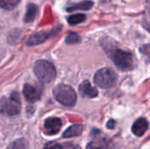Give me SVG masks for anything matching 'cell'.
<instances>
[{
	"mask_svg": "<svg viewBox=\"0 0 150 149\" xmlns=\"http://www.w3.org/2000/svg\"><path fill=\"white\" fill-rule=\"evenodd\" d=\"M60 28H61V26H59L58 28H53V29H50V30H44V31L37 32L32 34L27 39L26 45L29 46V47L40 45V44L45 42L47 40H48L51 36L57 33L60 31Z\"/></svg>",
	"mask_w": 150,
	"mask_h": 149,
	"instance_id": "6",
	"label": "cell"
},
{
	"mask_svg": "<svg viewBox=\"0 0 150 149\" xmlns=\"http://www.w3.org/2000/svg\"><path fill=\"white\" fill-rule=\"evenodd\" d=\"M86 19V16L84 14L79 13V14H75L68 18V22L70 25H75L77 24H80L83 22Z\"/></svg>",
	"mask_w": 150,
	"mask_h": 149,
	"instance_id": "16",
	"label": "cell"
},
{
	"mask_svg": "<svg viewBox=\"0 0 150 149\" xmlns=\"http://www.w3.org/2000/svg\"><path fill=\"white\" fill-rule=\"evenodd\" d=\"M148 128H149L148 120L144 118H140L134 123L132 126V132L135 136L142 137L147 132Z\"/></svg>",
	"mask_w": 150,
	"mask_h": 149,
	"instance_id": "10",
	"label": "cell"
},
{
	"mask_svg": "<svg viewBox=\"0 0 150 149\" xmlns=\"http://www.w3.org/2000/svg\"><path fill=\"white\" fill-rule=\"evenodd\" d=\"M86 149H111V145L105 138H97L87 145Z\"/></svg>",
	"mask_w": 150,
	"mask_h": 149,
	"instance_id": "11",
	"label": "cell"
},
{
	"mask_svg": "<svg viewBox=\"0 0 150 149\" xmlns=\"http://www.w3.org/2000/svg\"><path fill=\"white\" fill-rule=\"evenodd\" d=\"M79 93L83 97L93 98L96 97L98 94L96 88H94L89 81H83L79 85Z\"/></svg>",
	"mask_w": 150,
	"mask_h": 149,
	"instance_id": "9",
	"label": "cell"
},
{
	"mask_svg": "<svg viewBox=\"0 0 150 149\" xmlns=\"http://www.w3.org/2000/svg\"><path fill=\"white\" fill-rule=\"evenodd\" d=\"M6 149H27V142L25 139H18L11 143Z\"/></svg>",
	"mask_w": 150,
	"mask_h": 149,
	"instance_id": "17",
	"label": "cell"
},
{
	"mask_svg": "<svg viewBox=\"0 0 150 149\" xmlns=\"http://www.w3.org/2000/svg\"><path fill=\"white\" fill-rule=\"evenodd\" d=\"M114 126H115V121L112 120V119H111V120L107 123V127L110 128V129H112V128L114 127Z\"/></svg>",
	"mask_w": 150,
	"mask_h": 149,
	"instance_id": "20",
	"label": "cell"
},
{
	"mask_svg": "<svg viewBox=\"0 0 150 149\" xmlns=\"http://www.w3.org/2000/svg\"><path fill=\"white\" fill-rule=\"evenodd\" d=\"M62 122L61 119L52 117L45 120L44 130L47 135H54L59 133V131L62 128Z\"/></svg>",
	"mask_w": 150,
	"mask_h": 149,
	"instance_id": "7",
	"label": "cell"
},
{
	"mask_svg": "<svg viewBox=\"0 0 150 149\" xmlns=\"http://www.w3.org/2000/svg\"><path fill=\"white\" fill-rule=\"evenodd\" d=\"M92 6H93V2L92 1H91V0H85V1L80 2L78 4H70L69 6H68L67 11H77V10L87 11V10H90Z\"/></svg>",
	"mask_w": 150,
	"mask_h": 149,
	"instance_id": "12",
	"label": "cell"
},
{
	"mask_svg": "<svg viewBox=\"0 0 150 149\" xmlns=\"http://www.w3.org/2000/svg\"><path fill=\"white\" fill-rule=\"evenodd\" d=\"M20 108L21 103L17 92H13L10 97L1 99V112L8 116L18 115L20 112Z\"/></svg>",
	"mask_w": 150,
	"mask_h": 149,
	"instance_id": "5",
	"label": "cell"
},
{
	"mask_svg": "<svg viewBox=\"0 0 150 149\" xmlns=\"http://www.w3.org/2000/svg\"><path fill=\"white\" fill-rule=\"evenodd\" d=\"M19 2L20 0H0V5L4 10H12Z\"/></svg>",
	"mask_w": 150,
	"mask_h": 149,
	"instance_id": "18",
	"label": "cell"
},
{
	"mask_svg": "<svg viewBox=\"0 0 150 149\" xmlns=\"http://www.w3.org/2000/svg\"><path fill=\"white\" fill-rule=\"evenodd\" d=\"M44 149H81L80 147L75 146L72 143H64L60 144L56 142H49L47 143L44 147Z\"/></svg>",
	"mask_w": 150,
	"mask_h": 149,
	"instance_id": "15",
	"label": "cell"
},
{
	"mask_svg": "<svg viewBox=\"0 0 150 149\" xmlns=\"http://www.w3.org/2000/svg\"><path fill=\"white\" fill-rule=\"evenodd\" d=\"M117 80L115 72L110 68H104L98 70L94 76V83L102 89H109L112 87Z\"/></svg>",
	"mask_w": 150,
	"mask_h": 149,
	"instance_id": "4",
	"label": "cell"
},
{
	"mask_svg": "<svg viewBox=\"0 0 150 149\" xmlns=\"http://www.w3.org/2000/svg\"><path fill=\"white\" fill-rule=\"evenodd\" d=\"M55 99L64 106H73L76 102V93L72 87L68 84L60 83L54 88Z\"/></svg>",
	"mask_w": 150,
	"mask_h": 149,
	"instance_id": "1",
	"label": "cell"
},
{
	"mask_svg": "<svg viewBox=\"0 0 150 149\" xmlns=\"http://www.w3.org/2000/svg\"><path fill=\"white\" fill-rule=\"evenodd\" d=\"M65 41L67 44H75V43H78L80 41V37L77 33L76 32H69L68 33V35L66 36Z\"/></svg>",
	"mask_w": 150,
	"mask_h": 149,
	"instance_id": "19",
	"label": "cell"
},
{
	"mask_svg": "<svg viewBox=\"0 0 150 149\" xmlns=\"http://www.w3.org/2000/svg\"><path fill=\"white\" fill-rule=\"evenodd\" d=\"M33 71L37 78L42 83H50L56 76V69L54 66L45 60L37 61L33 67Z\"/></svg>",
	"mask_w": 150,
	"mask_h": 149,
	"instance_id": "2",
	"label": "cell"
},
{
	"mask_svg": "<svg viewBox=\"0 0 150 149\" xmlns=\"http://www.w3.org/2000/svg\"><path fill=\"white\" fill-rule=\"evenodd\" d=\"M23 94L27 102L34 103L40 98L41 90H40V89L37 88V87H34L29 83H26V84H25V86L23 88Z\"/></svg>",
	"mask_w": 150,
	"mask_h": 149,
	"instance_id": "8",
	"label": "cell"
},
{
	"mask_svg": "<svg viewBox=\"0 0 150 149\" xmlns=\"http://www.w3.org/2000/svg\"><path fill=\"white\" fill-rule=\"evenodd\" d=\"M38 14V7L37 5L33 4H30L27 5L26 8V11L25 14V18H24V21L26 23H30L33 22L35 18L37 17Z\"/></svg>",
	"mask_w": 150,
	"mask_h": 149,
	"instance_id": "14",
	"label": "cell"
},
{
	"mask_svg": "<svg viewBox=\"0 0 150 149\" xmlns=\"http://www.w3.org/2000/svg\"><path fill=\"white\" fill-rule=\"evenodd\" d=\"M109 55L115 65L121 70L127 71L134 68V58L131 53L121 49H113L111 50Z\"/></svg>",
	"mask_w": 150,
	"mask_h": 149,
	"instance_id": "3",
	"label": "cell"
},
{
	"mask_svg": "<svg viewBox=\"0 0 150 149\" xmlns=\"http://www.w3.org/2000/svg\"><path fill=\"white\" fill-rule=\"evenodd\" d=\"M83 126L80 124L77 125H73L70 127H69L62 134L63 138H72V137H76V136H79L82 134L83 133Z\"/></svg>",
	"mask_w": 150,
	"mask_h": 149,
	"instance_id": "13",
	"label": "cell"
}]
</instances>
